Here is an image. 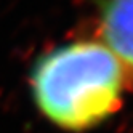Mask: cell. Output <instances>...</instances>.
I'll return each mask as SVG.
<instances>
[{"label":"cell","mask_w":133,"mask_h":133,"mask_svg":"<svg viewBox=\"0 0 133 133\" xmlns=\"http://www.w3.org/2000/svg\"><path fill=\"white\" fill-rule=\"evenodd\" d=\"M29 88L40 114L64 131L101 125L123 104V64L103 42L75 40L37 58Z\"/></svg>","instance_id":"1"},{"label":"cell","mask_w":133,"mask_h":133,"mask_svg":"<svg viewBox=\"0 0 133 133\" xmlns=\"http://www.w3.org/2000/svg\"><path fill=\"white\" fill-rule=\"evenodd\" d=\"M101 42L133 69V0H99Z\"/></svg>","instance_id":"2"}]
</instances>
